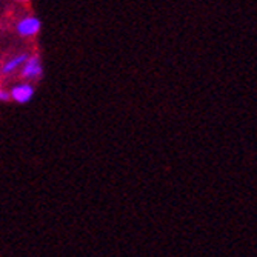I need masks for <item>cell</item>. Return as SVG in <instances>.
<instances>
[{
	"label": "cell",
	"mask_w": 257,
	"mask_h": 257,
	"mask_svg": "<svg viewBox=\"0 0 257 257\" xmlns=\"http://www.w3.org/2000/svg\"><path fill=\"white\" fill-rule=\"evenodd\" d=\"M42 23L37 17H25L17 23V33L22 37H30L40 31Z\"/></svg>",
	"instance_id": "obj_1"
},
{
	"label": "cell",
	"mask_w": 257,
	"mask_h": 257,
	"mask_svg": "<svg viewBox=\"0 0 257 257\" xmlns=\"http://www.w3.org/2000/svg\"><path fill=\"white\" fill-rule=\"evenodd\" d=\"M34 96V88L30 83H19L11 89L10 97L14 99L17 103H27Z\"/></svg>",
	"instance_id": "obj_2"
},
{
	"label": "cell",
	"mask_w": 257,
	"mask_h": 257,
	"mask_svg": "<svg viewBox=\"0 0 257 257\" xmlns=\"http://www.w3.org/2000/svg\"><path fill=\"white\" fill-rule=\"evenodd\" d=\"M42 76V65L37 56L28 57L22 68V77L23 79H37Z\"/></svg>",
	"instance_id": "obj_3"
},
{
	"label": "cell",
	"mask_w": 257,
	"mask_h": 257,
	"mask_svg": "<svg viewBox=\"0 0 257 257\" xmlns=\"http://www.w3.org/2000/svg\"><path fill=\"white\" fill-rule=\"evenodd\" d=\"M27 59H28V56H27V54H20V56H17V57H14V59L8 60V62L4 65L2 73H4V74H10V73L16 71L17 68L23 66V63L27 62Z\"/></svg>",
	"instance_id": "obj_4"
},
{
	"label": "cell",
	"mask_w": 257,
	"mask_h": 257,
	"mask_svg": "<svg viewBox=\"0 0 257 257\" xmlns=\"http://www.w3.org/2000/svg\"><path fill=\"white\" fill-rule=\"evenodd\" d=\"M0 100H2V102L10 100V94H8L7 91H2V89H0Z\"/></svg>",
	"instance_id": "obj_5"
}]
</instances>
